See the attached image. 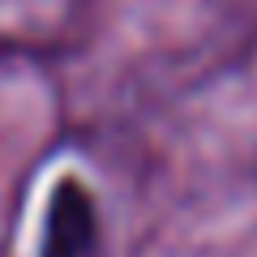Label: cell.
I'll return each instance as SVG.
<instances>
[{"mask_svg": "<svg viewBox=\"0 0 257 257\" xmlns=\"http://www.w3.org/2000/svg\"><path fill=\"white\" fill-rule=\"evenodd\" d=\"M94 244V206L77 180H64L47 210L43 257H86Z\"/></svg>", "mask_w": 257, "mask_h": 257, "instance_id": "obj_1", "label": "cell"}]
</instances>
